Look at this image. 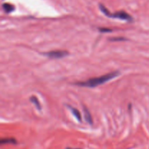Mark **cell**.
Wrapping results in <instances>:
<instances>
[{
	"mask_svg": "<svg viewBox=\"0 0 149 149\" xmlns=\"http://www.w3.org/2000/svg\"><path fill=\"white\" fill-rule=\"evenodd\" d=\"M119 71H113V72L109 73L107 74L101 76L100 77H95V78H92L88 80L82 81V82H78L77 83V85L81 86V87H95L97 86L103 84V83L107 82L109 80L115 78L119 75Z\"/></svg>",
	"mask_w": 149,
	"mask_h": 149,
	"instance_id": "6da1fadb",
	"label": "cell"
},
{
	"mask_svg": "<svg viewBox=\"0 0 149 149\" xmlns=\"http://www.w3.org/2000/svg\"><path fill=\"white\" fill-rule=\"evenodd\" d=\"M109 17H113V18H118L120 19V20H132V16L130 15L128 13H125V11H119L116 12L115 13H111L109 14V15L108 16Z\"/></svg>",
	"mask_w": 149,
	"mask_h": 149,
	"instance_id": "7a4b0ae2",
	"label": "cell"
},
{
	"mask_svg": "<svg viewBox=\"0 0 149 149\" xmlns=\"http://www.w3.org/2000/svg\"><path fill=\"white\" fill-rule=\"evenodd\" d=\"M46 56L49 57L50 58H53V59H58V58H62L65 57L66 55H68V52L67 51L64 50H54L50 51L49 52L44 54Z\"/></svg>",
	"mask_w": 149,
	"mask_h": 149,
	"instance_id": "3957f363",
	"label": "cell"
},
{
	"mask_svg": "<svg viewBox=\"0 0 149 149\" xmlns=\"http://www.w3.org/2000/svg\"><path fill=\"white\" fill-rule=\"evenodd\" d=\"M3 9H4V11L7 13H12L15 10V7L11 4H9V3H4L2 5Z\"/></svg>",
	"mask_w": 149,
	"mask_h": 149,
	"instance_id": "277c9868",
	"label": "cell"
},
{
	"mask_svg": "<svg viewBox=\"0 0 149 149\" xmlns=\"http://www.w3.org/2000/svg\"><path fill=\"white\" fill-rule=\"evenodd\" d=\"M84 118H85L86 121L88 122L89 124L92 125L93 124V119H92V116L90 113L89 112L88 109L87 108L84 107Z\"/></svg>",
	"mask_w": 149,
	"mask_h": 149,
	"instance_id": "5b68a950",
	"label": "cell"
},
{
	"mask_svg": "<svg viewBox=\"0 0 149 149\" xmlns=\"http://www.w3.org/2000/svg\"><path fill=\"white\" fill-rule=\"evenodd\" d=\"M69 108L71 109V112H72L73 114L74 115V116H75V117L77 118V119H78V121L81 122V113H80V112L79 111L77 110V109H74V108L71 107V106H70Z\"/></svg>",
	"mask_w": 149,
	"mask_h": 149,
	"instance_id": "8992f818",
	"label": "cell"
},
{
	"mask_svg": "<svg viewBox=\"0 0 149 149\" xmlns=\"http://www.w3.org/2000/svg\"><path fill=\"white\" fill-rule=\"evenodd\" d=\"M31 101L32 103H33V104L36 106V107L39 110H41V109H42V107H41V105H40V103H39V101L38 100V99L36 98V97H34V96H32V97H31Z\"/></svg>",
	"mask_w": 149,
	"mask_h": 149,
	"instance_id": "52a82bcc",
	"label": "cell"
},
{
	"mask_svg": "<svg viewBox=\"0 0 149 149\" xmlns=\"http://www.w3.org/2000/svg\"><path fill=\"white\" fill-rule=\"evenodd\" d=\"M8 143H16V141L13 138H5V139L1 140V144Z\"/></svg>",
	"mask_w": 149,
	"mask_h": 149,
	"instance_id": "ba28073f",
	"label": "cell"
},
{
	"mask_svg": "<svg viewBox=\"0 0 149 149\" xmlns=\"http://www.w3.org/2000/svg\"><path fill=\"white\" fill-rule=\"evenodd\" d=\"M110 40L116 42V41H125V39L123 37H113V38H111Z\"/></svg>",
	"mask_w": 149,
	"mask_h": 149,
	"instance_id": "9c48e42d",
	"label": "cell"
},
{
	"mask_svg": "<svg viewBox=\"0 0 149 149\" xmlns=\"http://www.w3.org/2000/svg\"><path fill=\"white\" fill-rule=\"evenodd\" d=\"M100 31L101 32H110L111 31V29H106V28H102V29H100Z\"/></svg>",
	"mask_w": 149,
	"mask_h": 149,
	"instance_id": "30bf717a",
	"label": "cell"
},
{
	"mask_svg": "<svg viewBox=\"0 0 149 149\" xmlns=\"http://www.w3.org/2000/svg\"><path fill=\"white\" fill-rule=\"evenodd\" d=\"M66 149H80V148H67Z\"/></svg>",
	"mask_w": 149,
	"mask_h": 149,
	"instance_id": "8fae6325",
	"label": "cell"
}]
</instances>
